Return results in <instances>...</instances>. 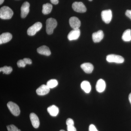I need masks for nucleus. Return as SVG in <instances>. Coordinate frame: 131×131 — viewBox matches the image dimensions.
I'll return each mask as SVG.
<instances>
[{"label":"nucleus","mask_w":131,"mask_h":131,"mask_svg":"<svg viewBox=\"0 0 131 131\" xmlns=\"http://www.w3.org/2000/svg\"><path fill=\"white\" fill-rule=\"evenodd\" d=\"M106 84L105 81L100 79L97 81L96 85V91L99 93H102L105 91L106 88Z\"/></svg>","instance_id":"obj_15"},{"label":"nucleus","mask_w":131,"mask_h":131,"mask_svg":"<svg viewBox=\"0 0 131 131\" xmlns=\"http://www.w3.org/2000/svg\"><path fill=\"white\" fill-rule=\"evenodd\" d=\"M47 110L49 114L52 117H56L57 116L59 112L58 108L54 105L48 107Z\"/></svg>","instance_id":"obj_18"},{"label":"nucleus","mask_w":131,"mask_h":131,"mask_svg":"<svg viewBox=\"0 0 131 131\" xmlns=\"http://www.w3.org/2000/svg\"><path fill=\"white\" fill-rule=\"evenodd\" d=\"M51 2L54 5H57L59 3L58 0H50Z\"/></svg>","instance_id":"obj_30"},{"label":"nucleus","mask_w":131,"mask_h":131,"mask_svg":"<svg viewBox=\"0 0 131 131\" xmlns=\"http://www.w3.org/2000/svg\"><path fill=\"white\" fill-rule=\"evenodd\" d=\"M81 32L80 29H73L69 33L68 36V39L70 41L77 40L80 37Z\"/></svg>","instance_id":"obj_9"},{"label":"nucleus","mask_w":131,"mask_h":131,"mask_svg":"<svg viewBox=\"0 0 131 131\" xmlns=\"http://www.w3.org/2000/svg\"><path fill=\"white\" fill-rule=\"evenodd\" d=\"M67 130L68 131H77L74 125L67 126Z\"/></svg>","instance_id":"obj_27"},{"label":"nucleus","mask_w":131,"mask_h":131,"mask_svg":"<svg viewBox=\"0 0 131 131\" xmlns=\"http://www.w3.org/2000/svg\"><path fill=\"white\" fill-rule=\"evenodd\" d=\"M7 128L8 131H21V130L18 129L16 126L13 125L7 126Z\"/></svg>","instance_id":"obj_25"},{"label":"nucleus","mask_w":131,"mask_h":131,"mask_svg":"<svg viewBox=\"0 0 131 131\" xmlns=\"http://www.w3.org/2000/svg\"><path fill=\"white\" fill-rule=\"evenodd\" d=\"M30 118L33 127L36 129L38 128L39 127L40 122L37 115L34 113H31L30 114Z\"/></svg>","instance_id":"obj_14"},{"label":"nucleus","mask_w":131,"mask_h":131,"mask_svg":"<svg viewBox=\"0 0 131 131\" xmlns=\"http://www.w3.org/2000/svg\"><path fill=\"white\" fill-rule=\"evenodd\" d=\"M57 25V22L55 19L50 18L47 19L46 21V31L47 34L49 35L52 34Z\"/></svg>","instance_id":"obj_2"},{"label":"nucleus","mask_w":131,"mask_h":131,"mask_svg":"<svg viewBox=\"0 0 131 131\" xmlns=\"http://www.w3.org/2000/svg\"><path fill=\"white\" fill-rule=\"evenodd\" d=\"M122 40L125 42H129L131 40V30L127 29L123 33L122 36Z\"/></svg>","instance_id":"obj_22"},{"label":"nucleus","mask_w":131,"mask_h":131,"mask_svg":"<svg viewBox=\"0 0 131 131\" xmlns=\"http://www.w3.org/2000/svg\"><path fill=\"white\" fill-rule=\"evenodd\" d=\"M30 5L29 3L26 2L23 3L21 7V18H25L30 11Z\"/></svg>","instance_id":"obj_10"},{"label":"nucleus","mask_w":131,"mask_h":131,"mask_svg":"<svg viewBox=\"0 0 131 131\" xmlns=\"http://www.w3.org/2000/svg\"><path fill=\"white\" fill-rule=\"evenodd\" d=\"M129 102H130V103L131 104V93H130L129 94Z\"/></svg>","instance_id":"obj_31"},{"label":"nucleus","mask_w":131,"mask_h":131,"mask_svg":"<svg viewBox=\"0 0 131 131\" xmlns=\"http://www.w3.org/2000/svg\"><path fill=\"white\" fill-rule=\"evenodd\" d=\"M31 60L28 58H25L19 60L17 62V66L19 68H25L26 64H31Z\"/></svg>","instance_id":"obj_19"},{"label":"nucleus","mask_w":131,"mask_h":131,"mask_svg":"<svg viewBox=\"0 0 131 131\" xmlns=\"http://www.w3.org/2000/svg\"><path fill=\"white\" fill-rule=\"evenodd\" d=\"M50 88L47 84H42L36 90V93L38 95H44L49 93Z\"/></svg>","instance_id":"obj_11"},{"label":"nucleus","mask_w":131,"mask_h":131,"mask_svg":"<svg viewBox=\"0 0 131 131\" xmlns=\"http://www.w3.org/2000/svg\"><path fill=\"white\" fill-rule=\"evenodd\" d=\"M106 60L108 62L117 63H122L124 62V59L123 57L115 54L108 55L106 57Z\"/></svg>","instance_id":"obj_3"},{"label":"nucleus","mask_w":131,"mask_h":131,"mask_svg":"<svg viewBox=\"0 0 131 131\" xmlns=\"http://www.w3.org/2000/svg\"><path fill=\"white\" fill-rule=\"evenodd\" d=\"M5 0H0V5H2L3 2H4Z\"/></svg>","instance_id":"obj_32"},{"label":"nucleus","mask_w":131,"mask_h":131,"mask_svg":"<svg viewBox=\"0 0 131 131\" xmlns=\"http://www.w3.org/2000/svg\"><path fill=\"white\" fill-rule=\"evenodd\" d=\"M126 15L131 20V10H127L125 13Z\"/></svg>","instance_id":"obj_29"},{"label":"nucleus","mask_w":131,"mask_h":131,"mask_svg":"<svg viewBox=\"0 0 131 131\" xmlns=\"http://www.w3.org/2000/svg\"><path fill=\"white\" fill-rule=\"evenodd\" d=\"M102 20L106 24L110 23L112 18V13L110 9L103 10L101 13Z\"/></svg>","instance_id":"obj_6"},{"label":"nucleus","mask_w":131,"mask_h":131,"mask_svg":"<svg viewBox=\"0 0 131 131\" xmlns=\"http://www.w3.org/2000/svg\"><path fill=\"white\" fill-rule=\"evenodd\" d=\"M7 106L11 113L14 116H18L20 113V110L19 106L16 103L12 102H9Z\"/></svg>","instance_id":"obj_5"},{"label":"nucleus","mask_w":131,"mask_h":131,"mask_svg":"<svg viewBox=\"0 0 131 131\" xmlns=\"http://www.w3.org/2000/svg\"><path fill=\"white\" fill-rule=\"evenodd\" d=\"M69 24L73 29H79L81 25V21L77 17L73 16L69 19Z\"/></svg>","instance_id":"obj_8"},{"label":"nucleus","mask_w":131,"mask_h":131,"mask_svg":"<svg viewBox=\"0 0 131 131\" xmlns=\"http://www.w3.org/2000/svg\"><path fill=\"white\" fill-rule=\"evenodd\" d=\"M81 88L86 93H89L91 90V86L89 82L88 81H83L81 83Z\"/></svg>","instance_id":"obj_20"},{"label":"nucleus","mask_w":131,"mask_h":131,"mask_svg":"<svg viewBox=\"0 0 131 131\" xmlns=\"http://www.w3.org/2000/svg\"><path fill=\"white\" fill-rule=\"evenodd\" d=\"M13 36L9 32H5L2 34L0 36V44L5 43L9 42L12 39Z\"/></svg>","instance_id":"obj_13"},{"label":"nucleus","mask_w":131,"mask_h":131,"mask_svg":"<svg viewBox=\"0 0 131 131\" xmlns=\"http://www.w3.org/2000/svg\"><path fill=\"white\" fill-rule=\"evenodd\" d=\"M89 1H92L93 0H89Z\"/></svg>","instance_id":"obj_34"},{"label":"nucleus","mask_w":131,"mask_h":131,"mask_svg":"<svg viewBox=\"0 0 131 131\" xmlns=\"http://www.w3.org/2000/svg\"><path fill=\"white\" fill-rule=\"evenodd\" d=\"M42 27V24L40 22H36L28 28L27 31V34L30 36H33L40 30Z\"/></svg>","instance_id":"obj_4"},{"label":"nucleus","mask_w":131,"mask_h":131,"mask_svg":"<svg viewBox=\"0 0 131 131\" xmlns=\"http://www.w3.org/2000/svg\"><path fill=\"white\" fill-rule=\"evenodd\" d=\"M13 10L8 7L5 6L0 9V18L2 19H9L13 15Z\"/></svg>","instance_id":"obj_1"},{"label":"nucleus","mask_w":131,"mask_h":131,"mask_svg":"<svg viewBox=\"0 0 131 131\" xmlns=\"http://www.w3.org/2000/svg\"><path fill=\"white\" fill-rule=\"evenodd\" d=\"M104 37V34L103 31L99 30L96 32H94L92 34V39L94 43H98L101 41Z\"/></svg>","instance_id":"obj_12"},{"label":"nucleus","mask_w":131,"mask_h":131,"mask_svg":"<svg viewBox=\"0 0 131 131\" xmlns=\"http://www.w3.org/2000/svg\"><path fill=\"white\" fill-rule=\"evenodd\" d=\"M89 131H98L96 127L93 124H91L89 127Z\"/></svg>","instance_id":"obj_28"},{"label":"nucleus","mask_w":131,"mask_h":131,"mask_svg":"<svg viewBox=\"0 0 131 131\" xmlns=\"http://www.w3.org/2000/svg\"><path fill=\"white\" fill-rule=\"evenodd\" d=\"M72 8L74 11L78 13H84L86 12V8L82 2H75L73 3Z\"/></svg>","instance_id":"obj_7"},{"label":"nucleus","mask_w":131,"mask_h":131,"mask_svg":"<svg viewBox=\"0 0 131 131\" xmlns=\"http://www.w3.org/2000/svg\"><path fill=\"white\" fill-rule=\"evenodd\" d=\"M52 8V5L50 3H47L44 4L42 7V13L45 15L49 14L51 12Z\"/></svg>","instance_id":"obj_21"},{"label":"nucleus","mask_w":131,"mask_h":131,"mask_svg":"<svg viewBox=\"0 0 131 131\" xmlns=\"http://www.w3.org/2000/svg\"><path fill=\"white\" fill-rule=\"evenodd\" d=\"M81 67L85 73L88 74L92 73L94 69L93 66L90 63H83L81 65Z\"/></svg>","instance_id":"obj_17"},{"label":"nucleus","mask_w":131,"mask_h":131,"mask_svg":"<svg viewBox=\"0 0 131 131\" xmlns=\"http://www.w3.org/2000/svg\"><path fill=\"white\" fill-rule=\"evenodd\" d=\"M13 71V68L10 66H5L0 68V71L3 72V74H9Z\"/></svg>","instance_id":"obj_23"},{"label":"nucleus","mask_w":131,"mask_h":131,"mask_svg":"<svg viewBox=\"0 0 131 131\" xmlns=\"http://www.w3.org/2000/svg\"><path fill=\"white\" fill-rule=\"evenodd\" d=\"M66 124L67 126L74 125V121L72 119L69 118L66 120Z\"/></svg>","instance_id":"obj_26"},{"label":"nucleus","mask_w":131,"mask_h":131,"mask_svg":"<svg viewBox=\"0 0 131 131\" xmlns=\"http://www.w3.org/2000/svg\"><path fill=\"white\" fill-rule=\"evenodd\" d=\"M59 131H64V130H60Z\"/></svg>","instance_id":"obj_33"},{"label":"nucleus","mask_w":131,"mask_h":131,"mask_svg":"<svg viewBox=\"0 0 131 131\" xmlns=\"http://www.w3.org/2000/svg\"><path fill=\"white\" fill-rule=\"evenodd\" d=\"M58 84L57 81L54 79L49 80L47 82V85L50 89L56 87Z\"/></svg>","instance_id":"obj_24"},{"label":"nucleus","mask_w":131,"mask_h":131,"mask_svg":"<svg viewBox=\"0 0 131 131\" xmlns=\"http://www.w3.org/2000/svg\"><path fill=\"white\" fill-rule=\"evenodd\" d=\"M37 51L39 54L47 56H50L51 54V52L50 49L46 46H42L39 47L37 49Z\"/></svg>","instance_id":"obj_16"}]
</instances>
